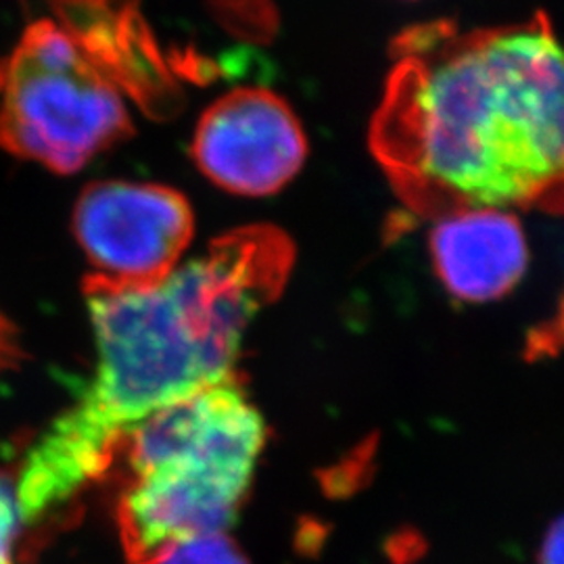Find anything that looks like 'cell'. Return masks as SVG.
Returning <instances> with one entry per match:
<instances>
[{"mask_svg":"<svg viewBox=\"0 0 564 564\" xmlns=\"http://www.w3.org/2000/svg\"><path fill=\"white\" fill-rule=\"evenodd\" d=\"M74 232L93 274L107 289H142L170 276L195 232L191 203L155 182L102 181L86 186Z\"/></svg>","mask_w":564,"mask_h":564,"instance_id":"cell-5","label":"cell"},{"mask_svg":"<svg viewBox=\"0 0 564 564\" xmlns=\"http://www.w3.org/2000/svg\"><path fill=\"white\" fill-rule=\"evenodd\" d=\"M132 134L120 90L78 41L34 21L9 57L0 101V147L74 174Z\"/></svg>","mask_w":564,"mask_h":564,"instance_id":"cell-4","label":"cell"},{"mask_svg":"<svg viewBox=\"0 0 564 564\" xmlns=\"http://www.w3.org/2000/svg\"><path fill=\"white\" fill-rule=\"evenodd\" d=\"M368 147L419 218L535 209L564 218V41L545 11L402 30Z\"/></svg>","mask_w":564,"mask_h":564,"instance_id":"cell-1","label":"cell"},{"mask_svg":"<svg viewBox=\"0 0 564 564\" xmlns=\"http://www.w3.org/2000/svg\"><path fill=\"white\" fill-rule=\"evenodd\" d=\"M160 564H249V561L235 540L226 533H216L184 542Z\"/></svg>","mask_w":564,"mask_h":564,"instance_id":"cell-8","label":"cell"},{"mask_svg":"<svg viewBox=\"0 0 564 564\" xmlns=\"http://www.w3.org/2000/svg\"><path fill=\"white\" fill-rule=\"evenodd\" d=\"M310 147L302 121L281 95L245 86L203 111L193 160L224 191L268 197L302 172Z\"/></svg>","mask_w":564,"mask_h":564,"instance_id":"cell-6","label":"cell"},{"mask_svg":"<svg viewBox=\"0 0 564 564\" xmlns=\"http://www.w3.org/2000/svg\"><path fill=\"white\" fill-rule=\"evenodd\" d=\"M538 564H564V514L547 527L538 552Z\"/></svg>","mask_w":564,"mask_h":564,"instance_id":"cell-10","label":"cell"},{"mask_svg":"<svg viewBox=\"0 0 564 564\" xmlns=\"http://www.w3.org/2000/svg\"><path fill=\"white\" fill-rule=\"evenodd\" d=\"M21 514L15 487L0 477V564H15V540L20 535Z\"/></svg>","mask_w":564,"mask_h":564,"instance_id":"cell-9","label":"cell"},{"mask_svg":"<svg viewBox=\"0 0 564 564\" xmlns=\"http://www.w3.org/2000/svg\"><path fill=\"white\" fill-rule=\"evenodd\" d=\"M293 241L270 224L232 230L142 289L84 281L97 343L95 379L25 454L15 481L30 523L57 517L113 466L126 433L167 403L235 375L242 337L281 295Z\"/></svg>","mask_w":564,"mask_h":564,"instance_id":"cell-2","label":"cell"},{"mask_svg":"<svg viewBox=\"0 0 564 564\" xmlns=\"http://www.w3.org/2000/svg\"><path fill=\"white\" fill-rule=\"evenodd\" d=\"M561 324H564V307H563V314H561ZM554 333H561V335H558V339H554V347H556V345H561V343L564 341V328H556V330H554Z\"/></svg>","mask_w":564,"mask_h":564,"instance_id":"cell-11","label":"cell"},{"mask_svg":"<svg viewBox=\"0 0 564 564\" xmlns=\"http://www.w3.org/2000/svg\"><path fill=\"white\" fill-rule=\"evenodd\" d=\"M429 253L445 291L468 303L502 300L529 263L519 218L491 207L440 218L429 235Z\"/></svg>","mask_w":564,"mask_h":564,"instance_id":"cell-7","label":"cell"},{"mask_svg":"<svg viewBox=\"0 0 564 564\" xmlns=\"http://www.w3.org/2000/svg\"><path fill=\"white\" fill-rule=\"evenodd\" d=\"M263 444L262 414L239 377L134 424L118 454L128 468L116 506L128 563L160 564L184 542L226 533L239 517Z\"/></svg>","mask_w":564,"mask_h":564,"instance_id":"cell-3","label":"cell"}]
</instances>
